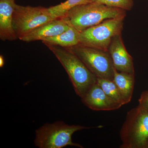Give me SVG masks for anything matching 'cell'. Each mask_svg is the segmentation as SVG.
<instances>
[{
    "label": "cell",
    "mask_w": 148,
    "mask_h": 148,
    "mask_svg": "<svg viewBox=\"0 0 148 148\" xmlns=\"http://www.w3.org/2000/svg\"><path fill=\"white\" fill-rule=\"evenodd\" d=\"M46 46L65 69L77 95L82 98L97 83V77L68 48L56 45Z\"/></svg>",
    "instance_id": "1"
},
{
    "label": "cell",
    "mask_w": 148,
    "mask_h": 148,
    "mask_svg": "<svg viewBox=\"0 0 148 148\" xmlns=\"http://www.w3.org/2000/svg\"><path fill=\"white\" fill-rule=\"evenodd\" d=\"M148 148V140L147 142V143H146L145 146V147L144 148Z\"/></svg>",
    "instance_id": "19"
},
{
    "label": "cell",
    "mask_w": 148,
    "mask_h": 148,
    "mask_svg": "<svg viewBox=\"0 0 148 148\" xmlns=\"http://www.w3.org/2000/svg\"><path fill=\"white\" fill-rule=\"evenodd\" d=\"M97 78L113 80L114 68L108 51L79 44L68 48Z\"/></svg>",
    "instance_id": "6"
},
{
    "label": "cell",
    "mask_w": 148,
    "mask_h": 148,
    "mask_svg": "<svg viewBox=\"0 0 148 148\" xmlns=\"http://www.w3.org/2000/svg\"><path fill=\"white\" fill-rule=\"evenodd\" d=\"M80 32L70 25L65 32L54 36L47 38L42 42L46 45L59 46L62 47H72L80 44Z\"/></svg>",
    "instance_id": "12"
},
{
    "label": "cell",
    "mask_w": 148,
    "mask_h": 148,
    "mask_svg": "<svg viewBox=\"0 0 148 148\" xmlns=\"http://www.w3.org/2000/svg\"><path fill=\"white\" fill-rule=\"evenodd\" d=\"M48 8L16 4L13 13L14 29L19 40L35 29L53 20Z\"/></svg>",
    "instance_id": "7"
},
{
    "label": "cell",
    "mask_w": 148,
    "mask_h": 148,
    "mask_svg": "<svg viewBox=\"0 0 148 148\" xmlns=\"http://www.w3.org/2000/svg\"><path fill=\"white\" fill-rule=\"evenodd\" d=\"M90 2L98 3L105 5L122 9L125 11L131 10L134 6L133 0H90Z\"/></svg>",
    "instance_id": "16"
},
{
    "label": "cell",
    "mask_w": 148,
    "mask_h": 148,
    "mask_svg": "<svg viewBox=\"0 0 148 148\" xmlns=\"http://www.w3.org/2000/svg\"><path fill=\"white\" fill-rule=\"evenodd\" d=\"M120 137L121 148H144L148 140V111L138 105L128 111Z\"/></svg>",
    "instance_id": "4"
},
{
    "label": "cell",
    "mask_w": 148,
    "mask_h": 148,
    "mask_svg": "<svg viewBox=\"0 0 148 148\" xmlns=\"http://www.w3.org/2000/svg\"><path fill=\"white\" fill-rule=\"evenodd\" d=\"M4 59L2 55L0 56V67L2 68L4 65Z\"/></svg>",
    "instance_id": "18"
},
{
    "label": "cell",
    "mask_w": 148,
    "mask_h": 148,
    "mask_svg": "<svg viewBox=\"0 0 148 148\" xmlns=\"http://www.w3.org/2000/svg\"><path fill=\"white\" fill-rule=\"evenodd\" d=\"M70 26L69 22L64 18L53 19L40 26L20 40L26 42L42 41L47 38L54 36L65 32Z\"/></svg>",
    "instance_id": "10"
},
{
    "label": "cell",
    "mask_w": 148,
    "mask_h": 148,
    "mask_svg": "<svg viewBox=\"0 0 148 148\" xmlns=\"http://www.w3.org/2000/svg\"><path fill=\"white\" fill-rule=\"evenodd\" d=\"M90 2V0H67L57 5L48 8L53 19L63 18L69 10L77 6Z\"/></svg>",
    "instance_id": "15"
},
{
    "label": "cell",
    "mask_w": 148,
    "mask_h": 148,
    "mask_svg": "<svg viewBox=\"0 0 148 148\" xmlns=\"http://www.w3.org/2000/svg\"><path fill=\"white\" fill-rule=\"evenodd\" d=\"M124 18L107 19L80 32V44L108 51L114 37L121 34Z\"/></svg>",
    "instance_id": "5"
},
{
    "label": "cell",
    "mask_w": 148,
    "mask_h": 148,
    "mask_svg": "<svg viewBox=\"0 0 148 148\" xmlns=\"http://www.w3.org/2000/svg\"><path fill=\"white\" fill-rule=\"evenodd\" d=\"M81 98L86 106L94 111L115 110L122 106L109 97L97 83Z\"/></svg>",
    "instance_id": "9"
},
{
    "label": "cell",
    "mask_w": 148,
    "mask_h": 148,
    "mask_svg": "<svg viewBox=\"0 0 148 148\" xmlns=\"http://www.w3.org/2000/svg\"><path fill=\"white\" fill-rule=\"evenodd\" d=\"M113 81L126 104L131 101L135 85V74L118 71L114 69Z\"/></svg>",
    "instance_id": "13"
},
{
    "label": "cell",
    "mask_w": 148,
    "mask_h": 148,
    "mask_svg": "<svg viewBox=\"0 0 148 148\" xmlns=\"http://www.w3.org/2000/svg\"><path fill=\"white\" fill-rule=\"evenodd\" d=\"M126 15V11L122 9L89 2L75 7L63 18L80 32L107 19L125 18Z\"/></svg>",
    "instance_id": "2"
},
{
    "label": "cell",
    "mask_w": 148,
    "mask_h": 148,
    "mask_svg": "<svg viewBox=\"0 0 148 148\" xmlns=\"http://www.w3.org/2000/svg\"><path fill=\"white\" fill-rule=\"evenodd\" d=\"M108 51L117 71L135 74L133 59L125 48L121 34L114 37Z\"/></svg>",
    "instance_id": "8"
},
{
    "label": "cell",
    "mask_w": 148,
    "mask_h": 148,
    "mask_svg": "<svg viewBox=\"0 0 148 148\" xmlns=\"http://www.w3.org/2000/svg\"><path fill=\"white\" fill-rule=\"evenodd\" d=\"M97 84L109 97L122 106L126 104L119 89L112 80L97 78Z\"/></svg>",
    "instance_id": "14"
},
{
    "label": "cell",
    "mask_w": 148,
    "mask_h": 148,
    "mask_svg": "<svg viewBox=\"0 0 148 148\" xmlns=\"http://www.w3.org/2000/svg\"><path fill=\"white\" fill-rule=\"evenodd\" d=\"M15 0H0V38L3 41L18 38L14 29L13 13Z\"/></svg>",
    "instance_id": "11"
},
{
    "label": "cell",
    "mask_w": 148,
    "mask_h": 148,
    "mask_svg": "<svg viewBox=\"0 0 148 148\" xmlns=\"http://www.w3.org/2000/svg\"><path fill=\"white\" fill-rule=\"evenodd\" d=\"M92 127L80 125H69L64 121L46 123L36 130L35 145L39 148H62L67 146L83 148L81 145L72 141L75 132Z\"/></svg>",
    "instance_id": "3"
},
{
    "label": "cell",
    "mask_w": 148,
    "mask_h": 148,
    "mask_svg": "<svg viewBox=\"0 0 148 148\" xmlns=\"http://www.w3.org/2000/svg\"><path fill=\"white\" fill-rule=\"evenodd\" d=\"M139 106L148 111V90L143 91L138 100Z\"/></svg>",
    "instance_id": "17"
}]
</instances>
